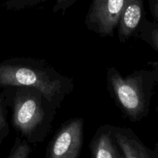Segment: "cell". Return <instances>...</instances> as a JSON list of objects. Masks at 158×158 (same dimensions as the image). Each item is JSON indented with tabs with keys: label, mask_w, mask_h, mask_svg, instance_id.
<instances>
[{
	"label": "cell",
	"mask_w": 158,
	"mask_h": 158,
	"mask_svg": "<svg viewBox=\"0 0 158 158\" xmlns=\"http://www.w3.org/2000/svg\"><path fill=\"white\" fill-rule=\"evenodd\" d=\"M10 86L36 89L59 110L73 91L74 82L45 60L14 57L0 62V89Z\"/></svg>",
	"instance_id": "6da1fadb"
},
{
	"label": "cell",
	"mask_w": 158,
	"mask_h": 158,
	"mask_svg": "<svg viewBox=\"0 0 158 158\" xmlns=\"http://www.w3.org/2000/svg\"><path fill=\"white\" fill-rule=\"evenodd\" d=\"M2 89L12 111V125L20 137L30 144L44 141L58 109L34 88L10 86Z\"/></svg>",
	"instance_id": "7a4b0ae2"
},
{
	"label": "cell",
	"mask_w": 158,
	"mask_h": 158,
	"mask_svg": "<svg viewBox=\"0 0 158 158\" xmlns=\"http://www.w3.org/2000/svg\"><path fill=\"white\" fill-rule=\"evenodd\" d=\"M106 76L110 94L123 116L131 122L146 117L157 82L155 71L140 69L123 76L115 67L108 66Z\"/></svg>",
	"instance_id": "3957f363"
},
{
	"label": "cell",
	"mask_w": 158,
	"mask_h": 158,
	"mask_svg": "<svg viewBox=\"0 0 158 158\" xmlns=\"http://www.w3.org/2000/svg\"><path fill=\"white\" fill-rule=\"evenodd\" d=\"M83 137V119L77 117L67 120L49 141L45 158H80Z\"/></svg>",
	"instance_id": "277c9868"
},
{
	"label": "cell",
	"mask_w": 158,
	"mask_h": 158,
	"mask_svg": "<svg viewBox=\"0 0 158 158\" xmlns=\"http://www.w3.org/2000/svg\"><path fill=\"white\" fill-rule=\"evenodd\" d=\"M128 1L92 0L85 19L86 28L100 36H113Z\"/></svg>",
	"instance_id": "5b68a950"
},
{
	"label": "cell",
	"mask_w": 158,
	"mask_h": 158,
	"mask_svg": "<svg viewBox=\"0 0 158 158\" xmlns=\"http://www.w3.org/2000/svg\"><path fill=\"white\" fill-rule=\"evenodd\" d=\"M112 133L123 158H158V141L151 149L131 128L112 125Z\"/></svg>",
	"instance_id": "8992f818"
},
{
	"label": "cell",
	"mask_w": 158,
	"mask_h": 158,
	"mask_svg": "<svg viewBox=\"0 0 158 158\" xmlns=\"http://www.w3.org/2000/svg\"><path fill=\"white\" fill-rule=\"evenodd\" d=\"M144 18V0H129L117 24L120 42L125 43L137 34Z\"/></svg>",
	"instance_id": "52a82bcc"
},
{
	"label": "cell",
	"mask_w": 158,
	"mask_h": 158,
	"mask_svg": "<svg viewBox=\"0 0 158 158\" xmlns=\"http://www.w3.org/2000/svg\"><path fill=\"white\" fill-rule=\"evenodd\" d=\"M90 158H123L114 138L112 125L101 126L89 145Z\"/></svg>",
	"instance_id": "ba28073f"
},
{
	"label": "cell",
	"mask_w": 158,
	"mask_h": 158,
	"mask_svg": "<svg viewBox=\"0 0 158 158\" xmlns=\"http://www.w3.org/2000/svg\"><path fill=\"white\" fill-rule=\"evenodd\" d=\"M137 35L158 52V23L144 18L137 30Z\"/></svg>",
	"instance_id": "9c48e42d"
},
{
	"label": "cell",
	"mask_w": 158,
	"mask_h": 158,
	"mask_svg": "<svg viewBox=\"0 0 158 158\" xmlns=\"http://www.w3.org/2000/svg\"><path fill=\"white\" fill-rule=\"evenodd\" d=\"M8 100L3 89L0 92V145L9 135L10 128L8 121Z\"/></svg>",
	"instance_id": "30bf717a"
},
{
	"label": "cell",
	"mask_w": 158,
	"mask_h": 158,
	"mask_svg": "<svg viewBox=\"0 0 158 158\" xmlns=\"http://www.w3.org/2000/svg\"><path fill=\"white\" fill-rule=\"evenodd\" d=\"M31 154L32 148L30 143L21 137H17L6 158H31Z\"/></svg>",
	"instance_id": "8fae6325"
},
{
	"label": "cell",
	"mask_w": 158,
	"mask_h": 158,
	"mask_svg": "<svg viewBox=\"0 0 158 158\" xmlns=\"http://www.w3.org/2000/svg\"><path fill=\"white\" fill-rule=\"evenodd\" d=\"M49 0H7L4 3V7L9 10H20Z\"/></svg>",
	"instance_id": "7c38bea8"
},
{
	"label": "cell",
	"mask_w": 158,
	"mask_h": 158,
	"mask_svg": "<svg viewBox=\"0 0 158 158\" xmlns=\"http://www.w3.org/2000/svg\"><path fill=\"white\" fill-rule=\"evenodd\" d=\"M77 0H56V3L52 8L53 12H64L66 9L73 6Z\"/></svg>",
	"instance_id": "4fadbf2b"
},
{
	"label": "cell",
	"mask_w": 158,
	"mask_h": 158,
	"mask_svg": "<svg viewBox=\"0 0 158 158\" xmlns=\"http://www.w3.org/2000/svg\"><path fill=\"white\" fill-rule=\"evenodd\" d=\"M149 6L150 9H151V15H153L154 19H155L156 23H158V2H150Z\"/></svg>",
	"instance_id": "5bb4252c"
},
{
	"label": "cell",
	"mask_w": 158,
	"mask_h": 158,
	"mask_svg": "<svg viewBox=\"0 0 158 158\" xmlns=\"http://www.w3.org/2000/svg\"><path fill=\"white\" fill-rule=\"evenodd\" d=\"M158 2V0H149V2Z\"/></svg>",
	"instance_id": "9a60e30c"
}]
</instances>
